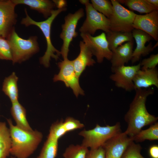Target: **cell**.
<instances>
[{"mask_svg":"<svg viewBox=\"0 0 158 158\" xmlns=\"http://www.w3.org/2000/svg\"><path fill=\"white\" fill-rule=\"evenodd\" d=\"M11 139L10 154L17 158H28L36 150L41 142L43 135L36 130L27 131L13 124L7 119Z\"/></svg>","mask_w":158,"mask_h":158,"instance_id":"7a4b0ae2","label":"cell"},{"mask_svg":"<svg viewBox=\"0 0 158 158\" xmlns=\"http://www.w3.org/2000/svg\"><path fill=\"white\" fill-rule=\"evenodd\" d=\"M149 153L151 158H158V146L154 145L151 146L149 150Z\"/></svg>","mask_w":158,"mask_h":158,"instance_id":"e575fe53","label":"cell"},{"mask_svg":"<svg viewBox=\"0 0 158 158\" xmlns=\"http://www.w3.org/2000/svg\"><path fill=\"white\" fill-rule=\"evenodd\" d=\"M88 148L81 144H71L66 149L63 154L64 158H86Z\"/></svg>","mask_w":158,"mask_h":158,"instance_id":"4316f807","label":"cell"},{"mask_svg":"<svg viewBox=\"0 0 158 158\" xmlns=\"http://www.w3.org/2000/svg\"><path fill=\"white\" fill-rule=\"evenodd\" d=\"M139 63L131 66L125 65L111 68L113 73L110 76L117 87L121 88L128 92L134 90L133 80L138 71L141 68Z\"/></svg>","mask_w":158,"mask_h":158,"instance_id":"8fae6325","label":"cell"},{"mask_svg":"<svg viewBox=\"0 0 158 158\" xmlns=\"http://www.w3.org/2000/svg\"><path fill=\"white\" fill-rule=\"evenodd\" d=\"M80 36L88 49L95 56L98 63H101L104 58L110 60L112 51L109 49L106 34L104 32L93 37L87 33H81Z\"/></svg>","mask_w":158,"mask_h":158,"instance_id":"9c48e42d","label":"cell"},{"mask_svg":"<svg viewBox=\"0 0 158 158\" xmlns=\"http://www.w3.org/2000/svg\"><path fill=\"white\" fill-rule=\"evenodd\" d=\"M79 46L80 53L72 61L75 74L79 78L87 66H92L95 63L92 53L83 41L80 42Z\"/></svg>","mask_w":158,"mask_h":158,"instance_id":"e0dca14e","label":"cell"},{"mask_svg":"<svg viewBox=\"0 0 158 158\" xmlns=\"http://www.w3.org/2000/svg\"><path fill=\"white\" fill-rule=\"evenodd\" d=\"M56 6L58 8H61L65 7L66 2L64 0H53Z\"/></svg>","mask_w":158,"mask_h":158,"instance_id":"d590c367","label":"cell"},{"mask_svg":"<svg viewBox=\"0 0 158 158\" xmlns=\"http://www.w3.org/2000/svg\"><path fill=\"white\" fill-rule=\"evenodd\" d=\"M85 15L84 9L81 8L73 13H69L64 18V23L61 26L62 30L60 37L63 43L61 54L63 59H68L70 44L78 33L75 30L79 20Z\"/></svg>","mask_w":158,"mask_h":158,"instance_id":"ba28073f","label":"cell"},{"mask_svg":"<svg viewBox=\"0 0 158 158\" xmlns=\"http://www.w3.org/2000/svg\"><path fill=\"white\" fill-rule=\"evenodd\" d=\"M110 1L113 9L109 18L110 31L131 32L134 29L133 24L137 14L123 7L117 0Z\"/></svg>","mask_w":158,"mask_h":158,"instance_id":"52a82bcc","label":"cell"},{"mask_svg":"<svg viewBox=\"0 0 158 158\" xmlns=\"http://www.w3.org/2000/svg\"><path fill=\"white\" fill-rule=\"evenodd\" d=\"M12 0H0V36L7 38L15 29L17 15Z\"/></svg>","mask_w":158,"mask_h":158,"instance_id":"7c38bea8","label":"cell"},{"mask_svg":"<svg viewBox=\"0 0 158 158\" xmlns=\"http://www.w3.org/2000/svg\"><path fill=\"white\" fill-rule=\"evenodd\" d=\"M135 90L134 98L124 116L128 127L124 132L130 138L137 135L143 127L155 123L158 119L157 117L148 112L146 106L148 97L154 94V90L149 88Z\"/></svg>","mask_w":158,"mask_h":158,"instance_id":"6da1fadb","label":"cell"},{"mask_svg":"<svg viewBox=\"0 0 158 158\" xmlns=\"http://www.w3.org/2000/svg\"><path fill=\"white\" fill-rule=\"evenodd\" d=\"M0 59L12 61L11 46L8 40L0 36Z\"/></svg>","mask_w":158,"mask_h":158,"instance_id":"4dcf8cb0","label":"cell"},{"mask_svg":"<svg viewBox=\"0 0 158 158\" xmlns=\"http://www.w3.org/2000/svg\"><path fill=\"white\" fill-rule=\"evenodd\" d=\"M58 148V140L47 137L41 152L37 158H55Z\"/></svg>","mask_w":158,"mask_h":158,"instance_id":"484cf974","label":"cell"},{"mask_svg":"<svg viewBox=\"0 0 158 158\" xmlns=\"http://www.w3.org/2000/svg\"><path fill=\"white\" fill-rule=\"evenodd\" d=\"M133 141L142 142L145 140H158V123L156 122L151 125L147 129L141 130L137 135L131 138Z\"/></svg>","mask_w":158,"mask_h":158,"instance_id":"d4e9b609","label":"cell"},{"mask_svg":"<svg viewBox=\"0 0 158 158\" xmlns=\"http://www.w3.org/2000/svg\"><path fill=\"white\" fill-rule=\"evenodd\" d=\"M93 8L98 12L109 18L113 12V6L111 1L108 0H91Z\"/></svg>","mask_w":158,"mask_h":158,"instance_id":"83f0119b","label":"cell"},{"mask_svg":"<svg viewBox=\"0 0 158 158\" xmlns=\"http://www.w3.org/2000/svg\"><path fill=\"white\" fill-rule=\"evenodd\" d=\"M131 32L136 44V47L133 51L131 60L132 63L133 64L139 61L141 56H145L148 55L157 46L155 44L153 46L152 43H150L147 46H145L146 42L153 38L143 31L134 29Z\"/></svg>","mask_w":158,"mask_h":158,"instance_id":"9a60e30c","label":"cell"},{"mask_svg":"<svg viewBox=\"0 0 158 158\" xmlns=\"http://www.w3.org/2000/svg\"><path fill=\"white\" fill-rule=\"evenodd\" d=\"M121 132L120 124L118 122L112 126H101L97 124L93 129H84L78 134L83 138L81 145L93 149L102 146L109 140Z\"/></svg>","mask_w":158,"mask_h":158,"instance_id":"5b68a950","label":"cell"},{"mask_svg":"<svg viewBox=\"0 0 158 158\" xmlns=\"http://www.w3.org/2000/svg\"><path fill=\"white\" fill-rule=\"evenodd\" d=\"M133 83L134 90L148 88L152 86L158 88V71L157 68L145 69L140 68L135 75Z\"/></svg>","mask_w":158,"mask_h":158,"instance_id":"2e32d148","label":"cell"},{"mask_svg":"<svg viewBox=\"0 0 158 158\" xmlns=\"http://www.w3.org/2000/svg\"><path fill=\"white\" fill-rule=\"evenodd\" d=\"M10 111L17 126L27 131L33 130L27 120L26 111L25 108L18 101L12 103Z\"/></svg>","mask_w":158,"mask_h":158,"instance_id":"ffe728a7","label":"cell"},{"mask_svg":"<svg viewBox=\"0 0 158 158\" xmlns=\"http://www.w3.org/2000/svg\"><path fill=\"white\" fill-rule=\"evenodd\" d=\"M63 121L61 119L52 124L48 137L58 141L60 138L67 133L63 125Z\"/></svg>","mask_w":158,"mask_h":158,"instance_id":"f1b7e54d","label":"cell"},{"mask_svg":"<svg viewBox=\"0 0 158 158\" xmlns=\"http://www.w3.org/2000/svg\"><path fill=\"white\" fill-rule=\"evenodd\" d=\"M146 1L153 5L158 10V0H146Z\"/></svg>","mask_w":158,"mask_h":158,"instance_id":"8d00e7d4","label":"cell"},{"mask_svg":"<svg viewBox=\"0 0 158 158\" xmlns=\"http://www.w3.org/2000/svg\"><path fill=\"white\" fill-rule=\"evenodd\" d=\"M63 125L67 133L81 129L85 126L79 121L71 117H67L63 121Z\"/></svg>","mask_w":158,"mask_h":158,"instance_id":"1f68e13d","label":"cell"},{"mask_svg":"<svg viewBox=\"0 0 158 158\" xmlns=\"http://www.w3.org/2000/svg\"><path fill=\"white\" fill-rule=\"evenodd\" d=\"M106 35L109 49L112 51L124 42H134L131 32L110 31Z\"/></svg>","mask_w":158,"mask_h":158,"instance_id":"7402d4cb","label":"cell"},{"mask_svg":"<svg viewBox=\"0 0 158 158\" xmlns=\"http://www.w3.org/2000/svg\"><path fill=\"white\" fill-rule=\"evenodd\" d=\"M17 5L24 4L31 9L36 10L42 14L44 18L47 19L51 16L56 7L53 1L49 0H12Z\"/></svg>","mask_w":158,"mask_h":158,"instance_id":"d6986e66","label":"cell"},{"mask_svg":"<svg viewBox=\"0 0 158 158\" xmlns=\"http://www.w3.org/2000/svg\"><path fill=\"white\" fill-rule=\"evenodd\" d=\"M85 6L86 18L79 30L81 33L94 35L97 30H102L106 33L110 30L109 18L98 12L93 7L89 0H79Z\"/></svg>","mask_w":158,"mask_h":158,"instance_id":"8992f818","label":"cell"},{"mask_svg":"<svg viewBox=\"0 0 158 158\" xmlns=\"http://www.w3.org/2000/svg\"><path fill=\"white\" fill-rule=\"evenodd\" d=\"M134 42H127L112 51L110 61L111 68L124 65L131 60L133 53Z\"/></svg>","mask_w":158,"mask_h":158,"instance_id":"ac0fdd59","label":"cell"},{"mask_svg":"<svg viewBox=\"0 0 158 158\" xmlns=\"http://www.w3.org/2000/svg\"><path fill=\"white\" fill-rule=\"evenodd\" d=\"M60 71L53 78L54 82H63L66 87H70L76 97L79 95H84V91L80 87L79 79L76 75L72 61L67 59L57 63Z\"/></svg>","mask_w":158,"mask_h":158,"instance_id":"30bf717a","label":"cell"},{"mask_svg":"<svg viewBox=\"0 0 158 158\" xmlns=\"http://www.w3.org/2000/svg\"><path fill=\"white\" fill-rule=\"evenodd\" d=\"M66 7L54 10L51 15L45 20L36 21L32 19L28 14L26 8L25 9L26 17L23 18L21 23L25 27L35 25L38 27L42 32L46 40L47 49L44 55L40 59L41 64L45 67L48 68L50 66V61L51 58L57 60L61 55L60 51L56 49L53 45L51 40V24L57 16L62 12L66 11Z\"/></svg>","mask_w":158,"mask_h":158,"instance_id":"3957f363","label":"cell"},{"mask_svg":"<svg viewBox=\"0 0 158 158\" xmlns=\"http://www.w3.org/2000/svg\"><path fill=\"white\" fill-rule=\"evenodd\" d=\"M18 78L16 73L13 72L5 78L3 82L2 90L9 98L11 103L18 101Z\"/></svg>","mask_w":158,"mask_h":158,"instance_id":"44dd1931","label":"cell"},{"mask_svg":"<svg viewBox=\"0 0 158 158\" xmlns=\"http://www.w3.org/2000/svg\"><path fill=\"white\" fill-rule=\"evenodd\" d=\"M142 149L140 144L133 141L126 148L121 158H145L140 153Z\"/></svg>","mask_w":158,"mask_h":158,"instance_id":"f546056e","label":"cell"},{"mask_svg":"<svg viewBox=\"0 0 158 158\" xmlns=\"http://www.w3.org/2000/svg\"><path fill=\"white\" fill-rule=\"evenodd\" d=\"M120 4H124L130 9L140 13L146 14L157 10L152 4L146 0H117Z\"/></svg>","mask_w":158,"mask_h":158,"instance_id":"cb8c5ba5","label":"cell"},{"mask_svg":"<svg viewBox=\"0 0 158 158\" xmlns=\"http://www.w3.org/2000/svg\"><path fill=\"white\" fill-rule=\"evenodd\" d=\"M140 63L142 69L156 68L158 64V54H152L149 57L143 59Z\"/></svg>","mask_w":158,"mask_h":158,"instance_id":"d6a6232c","label":"cell"},{"mask_svg":"<svg viewBox=\"0 0 158 158\" xmlns=\"http://www.w3.org/2000/svg\"><path fill=\"white\" fill-rule=\"evenodd\" d=\"M11 139L9 128L0 122V158H7L10 154Z\"/></svg>","mask_w":158,"mask_h":158,"instance_id":"603a6c76","label":"cell"},{"mask_svg":"<svg viewBox=\"0 0 158 158\" xmlns=\"http://www.w3.org/2000/svg\"><path fill=\"white\" fill-rule=\"evenodd\" d=\"M7 39L11 46L13 64L20 63L28 60L40 50L36 36L24 39L18 35L15 29Z\"/></svg>","mask_w":158,"mask_h":158,"instance_id":"277c9868","label":"cell"},{"mask_svg":"<svg viewBox=\"0 0 158 158\" xmlns=\"http://www.w3.org/2000/svg\"><path fill=\"white\" fill-rule=\"evenodd\" d=\"M105 150L102 146L89 150L86 158H105Z\"/></svg>","mask_w":158,"mask_h":158,"instance_id":"836d02e7","label":"cell"},{"mask_svg":"<svg viewBox=\"0 0 158 158\" xmlns=\"http://www.w3.org/2000/svg\"><path fill=\"white\" fill-rule=\"evenodd\" d=\"M133 26L150 35L156 41L158 40V10H155L144 15L136 14Z\"/></svg>","mask_w":158,"mask_h":158,"instance_id":"5bb4252c","label":"cell"},{"mask_svg":"<svg viewBox=\"0 0 158 158\" xmlns=\"http://www.w3.org/2000/svg\"><path fill=\"white\" fill-rule=\"evenodd\" d=\"M133 141L124 132L112 137L102 146L105 152V158H121L126 148Z\"/></svg>","mask_w":158,"mask_h":158,"instance_id":"4fadbf2b","label":"cell"}]
</instances>
